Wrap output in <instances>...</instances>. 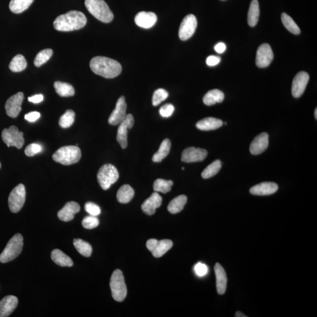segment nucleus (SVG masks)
<instances>
[{
  "label": "nucleus",
  "mask_w": 317,
  "mask_h": 317,
  "mask_svg": "<svg viewBox=\"0 0 317 317\" xmlns=\"http://www.w3.org/2000/svg\"><path fill=\"white\" fill-rule=\"evenodd\" d=\"M87 22V18L82 12L70 11L57 17L54 21V27L59 32H72L83 28Z\"/></svg>",
  "instance_id": "obj_1"
},
{
  "label": "nucleus",
  "mask_w": 317,
  "mask_h": 317,
  "mask_svg": "<svg viewBox=\"0 0 317 317\" xmlns=\"http://www.w3.org/2000/svg\"><path fill=\"white\" fill-rule=\"evenodd\" d=\"M90 68L95 74L105 78H114L122 72V66L117 61L105 57L93 58L90 62Z\"/></svg>",
  "instance_id": "obj_2"
},
{
  "label": "nucleus",
  "mask_w": 317,
  "mask_h": 317,
  "mask_svg": "<svg viewBox=\"0 0 317 317\" xmlns=\"http://www.w3.org/2000/svg\"><path fill=\"white\" fill-rule=\"evenodd\" d=\"M85 4L88 11L102 22L109 23L114 19V14L103 0H85Z\"/></svg>",
  "instance_id": "obj_3"
},
{
  "label": "nucleus",
  "mask_w": 317,
  "mask_h": 317,
  "mask_svg": "<svg viewBox=\"0 0 317 317\" xmlns=\"http://www.w3.org/2000/svg\"><path fill=\"white\" fill-rule=\"evenodd\" d=\"M81 158V151L77 146H63L53 155L55 161L66 166L78 162Z\"/></svg>",
  "instance_id": "obj_4"
},
{
  "label": "nucleus",
  "mask_w": 317,
  "mask_h": 317,
  "mask_svg": "<svg viewBox=\"0 0 317 317\" xmlns=\"http://www.w3.org/2000/svg\"><path fill=\"white\" fill-rule=\"evenodd\" d=\"M23 248V237L18 233L11 238L6 246L4 251L0 254V262L8 263L14 260L22 252Z\"/></svg>",
  "instance_id": "obj_5"
},
{
  "label": "nucleus",
  "mask_w": 317,
  "mask_h": 317,
  "mask_svg": "<svg viewBox=\"0 0 317 317\" xmlns=\"http://www.w3.org/2000/svg\"><path fill=\"white\" fill-rule=\"evenodd\" d=\"M110 288L113 298L115 301L122 302L127 295V288L123 272L116 270L112 273L110 280Z\"/></svg>",
  "instance_id": "obj_6"
},
{
  "label": "nucleus",
  "mask_w": 317,
  "mask_h": 317,
  "mask_svg": "<svg viewBox=\"0 0 317 317\" xmlns=\"http://www.w3.org/2000/svg\"><path fill=\"white\" fill-rule=\"evenodd\" d=\"M119 177L117 169L112 164H106L100 167L97 173V179L100 187L106 190L117 182Z\"/></svg>",
  "instance_id": "obj_7"
},
{
  "label": "nucleus",
  "mask_w": 317,
  "mask_h": 317,
  "mask_svg": "<svg viewBox=\"0 0 317 317\" xmlns=\"http://www.w3.org/2000/svg\"><path fill=\"white\" fill-rule=\"evenodd\" d=\"M26 188L23 184H19L11 191L8 197V206L11 212L16 213L20 212L25 203Z\"/></svg>",
  "instance_id": "obj_8"
},
{
  "label": "nucleus",
  "mask_w": 317,
  "mask_h": 317,
  "mask_svg": "<svg viewBox=\"0 0 317 317\" xmlns=\"http://www.w3.org/2000/svg\"><path fill=\"white\" fill-rule=\"evenodd\" d=\"M3 141L8 147L15 146L20 149L23 147L24 143V133L20 132L15 126H11L8 129H4L1 134Z\"/></svg>",
  "instance_id": "obj_9"
},
{
  "label": "nucleus",
  "mask_w": 317,
  "mask_h": 317,
  "mask_svg": "<svg viewBox=\"0 0 317 317\" xmlns=\"http://www.w3.org/2000/svg\"><path fill=\"white\" fill-rule=\"evenodd\" d=\"M197 26V21L194 15L190 14L186 16L180 26V39L182 41H186L191 38L196 31Z\"/></svg>",
  "instance_id": "obj_10"
},
{
  "label": "nucleus",
  "mask_w": 317,
  "mask_h": 317,
  "mask_svg": "<svg viewBox=\"0 0 317 317\" xmlns=\"http://www.w3.org/2000/svg\"><path fill=\"white\" fill-rule=\"evenodd\" d=\"M173 242L170 240H158L157 239L149 240L146 243V247L154 257H161L172 248Z\"/></svg>",
  "instance_id": "obj_11"
},
{
  "label": "nucleus",
  "mask_w": 317,
  "mask_h": 317,
  "mask_svg": "<svg viewBox=\"0 0 317 317\" xmlns=\"http://www.w3.org/2000/svg\"><path fill=\"white\" fill-rule=\"evenodd\" d=\"M24 99V94L20 92L15 95L11 96L5 105L6 114L11 118H16L21 111V105H22Z\"/></svg>",
  "instance_id": "obj_12"
},
{
  "label": "nucleus",
  "mask_w": 317,
  "mask_h": 317,
  "mask_svg": "<svg viewBox=\"0 0 317 317\" xmlns=\"http://www.w3.org/2000/svg\"><path fill=\"white\" fill-rule=\"evenodd\" d=\"M134 118L132 115L127 114L125 120L120 124L119 126L117 140L120 143L121 148L126 149L127 146L128 129H131L133 126Z\"/></svg>",
  "instance_id": "obj_13"
},
{
  "label": "nucleus",
  "mask_w": 317,
  "mask_h": 317,
  "mask_svg": "<svg viewBox=\"0 0 317 317\" xmlns=\"http://www.w3.org/2000/svg\"><path fill=\"white\" fill-rule=\"evenodd\" d=\"M127 108L126 98L122 96L118 99L115 109L108 119L109 124L111 126H115L122 123L126 117Z\"/></svg>",
  "instance_id": "obj_14"
},
{
  "label": "nucleus",
  "mask_w": 317,
  "mask_h": 317,
  "mask_svg": "<svg viewBox=\"0 0 317 317\" xmlns=\"http://www.w3.org/2000/svg\"><path fill=\"white\" fill-rule=\"evenodd\" d=\"M274 59V54L269 44H263L258 47L256 55V65L259 68H266Z\"/></svg>",
  "instance_id": "obj_15"
},
{
  "label": "nucleus",
  "mask_w": 317,
  "mask_h": 317,
  "mask_svg": "<svg viewBox=\"0 0 317 317\" xmlns=\"http://www.w3.org/2000/svg\"><path fill=\"white\" fill-rule=\"evenodd\" d=\"M309 78V75L306 72H300L295 75L292 84V96L298 98L303 95L306 90Z\"/></svg>",
  "instance_id": "obj_16"
},
{
  "label": "nucleus",
  "mask_w": 317,
  "mask_h": 317,
  "mask_svg": "<svg viewBox=\"0 0 317 317\" xmlns=\"http://www.w3.org/2000/svg\"><path fill=\"white\" fill-rule=\"evenodd\" d=\"M207 156V152L204 149L190 147L185 149L182 154L181 160L186 163L203 161Z\"/></svg>",
  "instance_id": "obj_17"
},
{
  "label": "nucleus",
  "mask_w": 317,
  "mask_h": 317,
  "mask_svg": "<svg viewBox=\"0 0 317 317\" xmlns=\"http://www.w3.org/2000/svg\"><path fill=\"white\" fill-rule=\"evenodd\" d=\"M157 19L156 14L152 12L141 11L136 14L135 22L137 26L141 28L149 29L155 25Z\"/></svg>",
  "instance_id": "obj_18"
},
{
  "label": "nucleus",
  "mask_w": 317,
  "mask_h": 317,
  "mask_svg": "<svg viewBox=\"0 0 317 317\" xmlns=\"http://www.w3.org/2000/svg\"><path fill=\"white\" fill-rule=\"evenodd\" d=\"M269 135L266 132L261 133L256 136L251 143L250 151L251 154L257 155L263 153L269 146Z\"/></svg>",
  "instance_id": "obj_19"
},
{
  "label": "nucleus",
  "mask_w": 317,
  "mask_h": 317,
  "mask_svg": "<svg viewBox=\"0 0 317 317\" xmlns=\"http://www.w3.org/2000/svg\"><path fill=\"white\" fill-rule=\"evenodd\" d=\"M161 203H162V198L158 193V192H155L142 204V211L146 215H153L156 212L157 209L161 206Z\"/></svg>",
  "instance_id": "obj_20"
},
{
  "label": "nucleus",
  "mask_w": 317,
  "mask_h": 317,
  "mask_svg": "<svg viewBox=\"0 0 317 317\" xmlns=\"http://www.w3.org/2000/svg\"><path fill=\"white\" fill-rule=\"evenodd\" d=\"M18 298L14 295H7L0 301V317H7L16 310Z\"/></svg>",
  "instance_id": "obj_21"
},
{
  "label": "nucleus",
  "mask_w": 317,
  "mask_h": 317,
  "mask_svg": "<svg viewBox=\"0 0 317 317\" xmlns=\"http://www.w3.org/2000/svg\"><path fill=\"white\" fill-rule=\"evenodd\" d=\"M279 187L275 183L263 182L254 186L250 190L251 193L257 196H267L275 193L278 190Z\"/></svg>",
  "instance_id": "obj_22"
},
{
  "label": "nucleus",
  "mask_w": 317,
  "mask_h": 317,
  "mask_svg": "<svg viewBox=\"0 0 317 317\" xmlns=\"http://www.w3.org/2000/svg\"><path fill=\"white\" fill-rule=\"evenodd\" d=\"M80 211V206L77 202H69L58 213V218L63 222H69L73 220L76 213Z\"/></svg>",
  "instance_id": "obj_23"
},
{
  "label": "nucleus",
  "mask_w": 317,
  "mask_h": 317,
  "mask_svg": "<svg viewBox=\"0 0 317 317\" xmlns=\"http://www.w3.org/2000/svg\"><path fill=\"white\" fill-rule=\"evenodd\" d=\"M215 272L216 278V287L219 294L223 295L227 288V277L223 267L219 263H216L215 266Z\"/></svg>",
  "instance_id": "obj_24"
},
{
  "label": "nucleus",
  "mask_w": 317,
  "mask_h": 317,
  "mask_svg": "<svg viewBox=\"0 0 317 317\" xmlns=\"http://www.w3.org/2000/svg\"><path fill=\"white\" fill-rule=\"evenodd\" d=\"M223 125V123L219 119L209 117L200 120L196 124V127L201 130L209 131L218 129Z\"/></svg>",
  "instance_id": "obj_25"
},
{
  "label": "nucleus",
  "mask_w": 317,
  "mask_h": 317,
  "mask_svg": "<svg viewBox=\"0 0 317 317\" xmlns=\"http://www.w3.org/2000/svg\"><path fill=\"white\" fill-rule=\"evenodd\" d=\"M51 256L54 263L60 266L71 267L74 264L71 258L59 249L54 250Z\"/></svg>",
  "instance_id": "obj_26"
},
{
  "label": "nucleus",
  "mask_w": 317,
  "mask_h": 317,
  "mask_svg": "<svg viewBox=\"0 0 317 317\" xmlns=\"http://www.w3.org/2000/svg\"><path fill=\"white\" fill-rule=\"evenodd\" d=\"M224 95L222 91L219 90L209 91L203 97V102L207 106H212L216 103L223 101Z\"/></svg>",
  "instance_id": "obj_27"
},
{
  "label": "nucleus",
  "mask_w": 317,
  "mask_h": 317,
  "mask_svg": "<svg viewBox=\"0 0 317 317\" xmlns=\"http://www.w3.org/2000/svg\"><path fill=\"white\" fill-rule=\"evenodd\" d=\"M134 194H135V191L129 185H125L118 191L117 200L121 203H127L133 199Z\"/></svg>",
  "instance_id": "obj_28"
},
{
  "label": "nucleus",
  "mask_w": 317,
  "mask_h": 317,
  "mask_svg": "<svg viewBox=\"0 0 317 317\" xmlns=\"http://www.w3.org/2000/svg\"><path fill=\"white\" fill-rule=\"evenodd\" d=\"M170 148H171V142L170 140L168 139L163 140L158 151L154 154L153 158H152V160L156 163L160 162L168 155Z\"/></svg>",
  "instance_id": "obj_29"
},
{
  "label": "nucleus",
  "mask_w": 317,
  "mask_h": 317,
  "mask_svg": "<svg viewBox=\"0 0 317 317\" xmlns=\"http://www.w3.org/2000/svg\"><path fill=\"white\" fill-rule=\"evenodd\" d=\"M188 198L185 195H180L173 199L167 206L170 213L172 214H176L181 212L187 203Z\"/></svg>",
  "instance_id": "obj_30"
},
{
  "label": "nucleus",
  "mask_w": 317,
  "mask_h": 317,
  "mask_svg": "<svg viewBox=\"0 0 317 317\" xmlns=\"http://www.w3.org/2000/svg\"><path fill=\"white\" fill-rule=\"evenodd\" d=\"M260 16V7L258 0H252L248 13V24L251 27H254L257 24Z\"/></svg>",
  "instance_id": "obj_31"
},
{
  "label": "nucleus",
  "mask_w": 317,
  "mask_h": 317,
  "mask_svg": "<svg viewBox=\"0 0 317 317\" xmlns=\"http://www.w3.org/2000/svg\"><path fill=\"white\" fill-rule=\"evenodd\" d=\"M56 93L62 97L74 96L75 90L71 84L60 81H57L54 84Z\"/></svg>",
  "instance_id": "obj_32"
},
{
  "label": "nucleus",
  "mask_w": 317,
  "mask_h": 317,
  "mask_svg": "<svg viewBox=\"0 0 317 317\" xmlns=\"http://www.w3.org/2000/svg\"><path fill=\"white\" fill-rule=\"evenodd\" d=\"M34 0H11L9 8L14 13H23L30 7Z\"/></svg>",
  "instance_id": "obj_33"
},
{
  "label": "nucleus",
  "mask_w": 317,
  "mask_h": 317,
  "mask_svg": "<svg viewBox=\"0 0 317 317\" xmlns=\"http://www.w3.org/2000/svg\"><path fill=\"white\" fill-rule=\"evenodd\" d=\"M27 66V63L25 57L21 54L15 56L9 64V68L12 72H14L23 71L26 68Z\"/></svg>",
  "instance_id": "obj_34"
},
{
  "label": "nucleus",
  "mask_w": 317,
  "mask_h": 317,
  "mask_svg": "<svg viewBox=\"0 0 317 317\" xmlns=\"http://www.w3.org/2000/svg\"><path fill=\"white\" fill-rule=\"evenodd\" d=\"M74 245L77 251L84 257H90L93 252L92 246L82 239H74Z\"/></svg>",
  "instance_id": "obj_35"
},
{
  "label": "nucleus",
  "mask_w": 317,
  "mask_h": 317,
  "mask_svg": "<svg viewBox=\"0 0 317 317\" xmlns=\"http://www.w3.org/2000/svg\"><path fill=\"white\" fill-rule=\"evenodd\" d=\"M222 167V162L220 160H216L206 167L202 173L203 179H209L218 174Z\"/></svg>",
  "instance_id": "obj_36"
},
{
  "label": "nucleus",
  "mask_w": 317,
  "mask_h": 317,
  "mask_svg": "<svg viewBox=\"0 0 317 317\" xmlns=\"http://www.w3.org/2000/svg\"><path fill=\"white\" fill-rule=\"evenodd\" d=\"M282 21L285 28L289 32L296 35L300 33L301 31L299 27L295 23L293 19L290 16H289L287 14L284 13L282 14Z\"/></svg>",
  "instance_id": "obj_37"
},
{
  "label": "nucleus",
  "mask_w": 317,
  "mask_h": 317,
  "mask_svg": "<svg viewBox=\"0 0 317 317\" xmlns=\"http://www.w3.org/2000/svg\"><path fill=\"white\" fill-rule=\"evenodd\" d=\"M173 183L172 181L158 179L155 181L154 184V190L155 192H161L166 193L171 190Z\"/></svg>",
  "instance_id": "obj_38"
},
{
  "label": "nucleus",
  "mask_w": 317,
  "mask_h": 317,
  "mask_svg": "<svg viewBox=\"0 0 317 317\" xmlns=\"http://www.w3.org/2000/svg\"><path fill=\"white\" fill-rule=\"evenodd\" d=\"M75 117V114L74 111L71 109L66 110L65 114L60 118L59 126L64 129L71 127L74 123Z\"/></svg>",
  "instance_id": "obj_39"
},
{
  "label": "nucleus",
  "mask_w": 317,
  "mask_h": 317,
  "mask_svg": "<svg viewBox=\"0 0 317 317\" xmlns=\"http://www.w3.org/2000/svg\"><path fill=\"white\" fill-rule=\"evenodd\" d=\"M53 54V51L51 49H45L42 50L36 55L34 60V65L36 67L41 66L44 63H46L51 59Z\"/></svg>",
  "instance_id": "obj_40"
},
{
  "label": "nucleus",
  "mask_w": 317,
  "mask_h": 317,
  "mask_svg": "<svg viewBox=\"0 0 317 317\" xmlns=\"http://www.w3.org/2000/svg\"><path fill=\"white\" fill-rule=\"evenodd\" d=\"M168 96L169 94L167 91L162 89V88H159V89L155 91L154 93L153 97H152V104L155 106L159 105L161 102L166 99Z\"/></svg>",
  "instance_id": "obj_41"
},
{
  "label": "nucleus",
  "mask_w": 317,
  "mask_h": 317,
  "mask_svg": "<svg viewBox=\"0 0 317 317\" xmlns=\"http://www.w3.org/2000/svg\"><path fill=\"white\" fill-rule=\"evenodd\" d=\"M99 224V221L96 216H88L85 217L82 221V226L87 229H93L95 228Z\"/></svg>",
  "instance_id": "obj_42"
},
{
  "label": "nucleus",
  "mask_w": 317,
  "mask_h": 317,
  "mask_svg": "<svg viewBox=\"0 0 317 317\" xmlns=\"http://www.w3.org/2000/svg\"><path fill=\"white\" fill-rule=\"evenodd\" d=\"M42 150V146L37 143H32L27 146L25 149V154L27 157H32L34 155L40 153Z\"/></svg>",
  "instance_id": "obj_43"
},
{
  "label": "nucleus",
  "mask_w": 317,
  "mask_h": 317,
  "mask_svg": "<svg viewBox=\"0 0 317 317\" xmlns=\"http://www.w3.org/2000/svg\"><path fill=\"white\" fill-rule=\"evenodd\" d=\"M85 210L91 216H97L100 215V207L93 202H87L85 205Z\"/></svg>",
  "instance_id": "obj_44"
},
{
  "label": "nucleus",
  "mask_w": 317,
  "mask_h": 317,
  "mask_svg": "<svg viewBox=\"0 0 317 317\" xmlns=\"http://www.w3.org/2000/svg\"><path fill=\"white\" fill-rule=\"evenodd\" d=\"M175 111V107L170 103L164 105L159 109L160 115L163 118L171 117Z\"/></svg>",
  "instance_id": "obj_45"
},
{
  "label": "nucleus",
  "mask_w": 317,
  "mask_h": 317,
  "mask_svg": "<svg viewBox=\"0 0 317 317\" xmlns=\"http://www.w3.org/2000/svg\"><path fill=\"white\" fill-rule=\"evenodd\" d=\"M195 273L199 277H203L206 275L208 271V268H207L206 264L199 263L196 264L194 267Z\"/></svg>",
  "instance_id": "obj_46"
},
{
  "label": "nucleus",
  "mask_w": 317,
  "mask_h": 317,
  "mask_svg": "<svg viewBox=\"0 0 317 317\" xmlns=\"http://www.w3.org/2000/svg\"><path fill=\"white\" fill-rule=\"evenodd\" d=\"M40 117V113L36 111L32 112L25 115V120L30 123H33V122L38 120Z\"/></svg>",
  "instance_id": "obj_47"
},
{
  "label": "nucleus",
  "mask_w": 317,
  "mask_h": 317,
  "mask_svg": "<svg viewBox=\"0 0 317 317\" xmlns=\"http://www.w3.org/2000/svg\"><path fill=\"white\" fill-rule=\"evenodd\" d=\"M221 61V57L215 56H211L207 57L206 63L207 65L213 66L218 65Z\"/></svg>",
  "instance_id": "obj_48"
},
{
  "label": "nucleus",
  "mask_w": 317,
  "mask_h": 317,
  "mask_svg": "<svg viewBox=\"0 0 317 317\" xmlns=\"http://www.w3.org/2000/svg\"><path fill=\"white\" fill-rule=\"evenodd\" d=\"M28 99L30 102L33 103H38L41 102L44 100V96L42 94H38V95L29 97Z\"/></svg>",
  "instance_id": "obj_49"
},
{
  "label": "nucleus",
  "mask_w": 317,
  "mask_h": 317,
  "mask_svg": "<svg viewBox=\"0 0 317 317\" xmlns=\"http://www.w3.org/2000/svg\"><path fill=\"white\" fill-rule=\"evenodd\" d=\"M226 49V45L223 42H219L216 44L215 47V50L218 54L223 53Z\"/></svg>",
  "instance_id": "obj_50"
},
{
  "label": "nucleus",
  "mask_w": 317,
  "mask_h": 317,
  "mask_svg": "<svg viewBox=\"0 0 317 317\" xmlns=\"http://www.w3.org/2000/svg\"><path fill=\"white\" fill-rule=\"evenodd\" d=\"M235 317H246L247 316L244 315L242 313L240 312H237L236 313Z\"/></svg>",
  "instance_id": "obj_51"
},
{
  "label": "nucleus",
  "mask_w": 317,
  "mask_h": 317,
  "mask_svg": "<svg viewBox=\"0 0 317 317\" xmlns=\"http://www.w3.org/2000/svg\"><path fill=\"white\" fill-rule=\"evenodd\" d=\"M315 118L317 120V109H316L315 112Z\"/></svg>",
  "instance_id": "obj_52"
},
{
  "label": "nucleus",
  "mask_w": 317,
  "mask_h": 317,
  "mask_svg": "<svg viewBox=\"0 0 317 317\" xmlns=\"http://www.w3.org/2000/svg\"><path fill=\"white\" fill-rule=\"evenodd\" d=\"M0 168H1V163H0Z\"/></svg>",
  "instance_id": "obj_53"
},
{
  "label": "nucleus",
  "mask_w": 317,
  "mask_h": 317,
  "mask_svg": "<svg viewBox=\"0 0 317 317\" xmlns=\"http://www.w3.org/2000/svg\"><path fill=\"white\" fill-rule=\"evenodd\" d=\"M222 1H224V0H222Z\"/></svg>",
  "instance_id": "obj_54"
}]
</instances>
